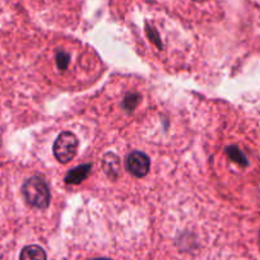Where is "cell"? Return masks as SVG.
Masks as SVG:
<instances>
[{
  "label": "cell",
  "instance_id": "1",
  "mask_svg": "<svg viewBox=\"0 0 260 260\" xmlns=\"http://www.w3.org/2000/svg\"><path fill=\"white\" fill-rule=\"evenodd\" d=\"M22 192L27 203L35 208L45 209L50 204V190L44 179L34 176L22 186Z\"/></svg>",
  "mask_w": 260,
  "mask_h": 260
},
{
  "label": "cell",
  "instance_id": "2",
  "mask_svg": "<svg viewBox=\"0 0 260 260\" xmlns=\"http://www.w3.org/2000/svg\"><path fill=\"white\" fill-rule=\"evenodd\" d=\"M78 148V139L71 132H62L54 143V154L60 164H68L74 158Z\"/></svg>",
  "mask_w": 260,
  "mask_h": 260
},
{
  "label": "cell",
  "instance_id": "3",
  "mask_svg": "<svg viewBox=\"0 0 260 260\" xmlns=\"http://www.w3.org/2000/svg\"><path fill=\"white\" fill-rule=\"evenodd\" d=\"M149 167H151V161L148 156L143 152L134 151L126 157V169L132 175L137 177H143L148 174Z\"/></svg>",
  "mask_w": 260,
  "mask_h": 260
},
{
  "label": "cell",
  "instance_id": "4",
  "mask_svg": "<svg viewBox=\"0 0 260 260\" xmlns=\"http://www.w3.org/2000/svg\"><path fill=\"white\" fill-rule=\"evenodd\" d=\"M91 169H92L91 164H86V165H82V166L79 167H76V169H73L72 171H69L68 175L65 176V182L72 185L81 184L83 180L87 179Z\"/></svg>",
  "mask_w": 260,
  "mask_h": 260
},
{
  "label": "cell",
  "instance_id": "5",
  "mask_svg": "<svg viewBox=\"0 0 260 260\" xmlns=\"http://www.w3.org/2000/svg\"><path fill=\"white\" fill-rule=\"evenodd\" d=\"M19 260H47L46 252L41 246L29 245L21 251Z\"/></svg>",
  "mask_w": 260,
  "mask_h": 260
},
{
  "label": "cell",
  "instance_id": "6",
  "mask_svg": "<svg viewBox=\"0 0 260 260\" xmlns=\"http://www.w3.org/2000/svg\"><path fill=\"white\" fill-rule=\"evenodd\" d=\"M227 154H229V157L232 161L239 164L240 166H247V158L237 147H229V148H227Z\"/></svg>",
  "mask_w": 260,
  "mask_h": 260
},
{
  "label": "cell",
  "instance_id": "7",
  "mask_svg": "<svg viewBox=\"0 0 260 260\" xmlns=\"http://www.w3.org/2000/svg\"><path fill=\"white\" fill-rule=\"evenodd\" d=\"M69 64V55L64 51H59L56 54V65L57 68L61 69V71H65L67 67Z\"/></svg>",
  "mask_w": 260,
  "mask_h": 260
},
{
  "label": "cell",
  "instance_id": "8",
  "mask_svg": "<svg viewBox=\"0 0 260 260\" xmlns=\"http://www.w3.org/2000/svg\"><path fill=\"white\" fill-rule=\"evenodd\" d=\"M104 165H105V170H106L107 175H110L111 172H115V174H117V171H119V159L115 157L114 161L110 162L109 158H107L106 156H105V159H104Z\"/></svg>",
  "mask_w": 260,
  "mask_h": 260
},
{
  "label": "cell",
  "instance_id": "9",
  "mask_svg": "<svg viewBox=\"0 0 260 260\" xmlns=\"http://www.w3.org/2000/svg\"><path fill=\"white\" fill-rule=\"evenodd\" d=\"M138 102H139L138 94H127L124 100V107L127 110V111H132V110L137 106Z\"/></svg>",
  "mask_w": 260,
  "mask_h": 260
},
{
  "label": "cell",
  "instance_id": "10",
  "mask_svg": "<svg viewBox=\"0 0 260 260\" xmlns=\"http://www.w3.org/2000/svg\"><path fill=\"white\" fill-rule=\"evenodd\" d=\"M93 260H111V259H107V257H99V259H93Z\"/></svg>",
  "mask_w": 260,
  "mask_h": 260
}]
</instances>
